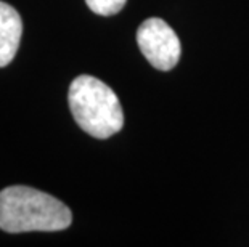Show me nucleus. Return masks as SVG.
<instances>
[{"label": "nucleus", "mask_w": 249, "mask_h": 247, "mask_svg": "<svg viewBox=\"0 0 249 247\" xmlns=\"http://www.w3.org/2000/svg\"><path fill=\"white\" fill-rule=\"evenodd\" d=\"M23 21L12 5L0 2V67L10 65L18 51Z\"/></svg>", "instance_id": "20e7f679"}, {"label": "nucleus", "mask_w": 249, "mask_h": 247, "mask_svg": "<svg viewBox=\"0 0 249 247\" xmlns=\"http://www.w3.org/2000/svg\"><path fill=\"white\" fill-rule=\"evenodd\" d=\"M137 44L143 56L160 71H171L176 67L182 53L177 34L160 18L143 21L137 31Z\"/></svg>", "instance_id": "7ed1b4c3"}, {"label": "nucleus", "mask_w": 249, "mask_h": 247, "mask_svg": "<svg viewBox=\"0 0 249 247\" xmlns=\"http://www.w3.org/2000/svg\"><path fill=\"white\" fill-rule=\"evenodd\" d=\"M72 214L61 201L29 186H8L0 191V230L7 233L61 231Z\"/></svg>", "instance_id": "f257e3e1"}, {"label": "nucleus", "mask_w": 249, "mask_h": 247, "mask_svg": "<svg viewBox=\"0 0 249 247\" xmlns=\"http://www.w3.org/2000/svg\"><path fill=\"white\" fill-rule=\"evenodd\" d=\"M70 108L74 120L84 132L95 138H109L121 132L124 114L113 88L93 76L82 74L71 82Z\"/></svg>", "instance_id": "f03ea898"}, {"label": "nucleus", "mask_w": 249, "mask_h": 247, "mask_svg": "<svg viewBox=\"0 0 249 247\" xmlns=\"http://www.w3.org/2000/svg\"><path fill=\"white\" fill-rule=\"evenodd\" d=\"M127 0H86L87 7L102 16H113L124 8Z\"/></svg>", "instance_id": "39448f33"}]
</instances>
